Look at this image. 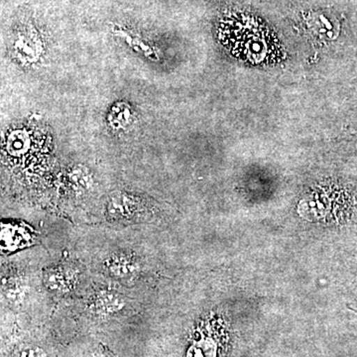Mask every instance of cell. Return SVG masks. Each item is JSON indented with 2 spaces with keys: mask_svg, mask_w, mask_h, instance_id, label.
Returning <instances> with one entry per match:
<instances>
[{
  "mask_svg": "<svg viewBox=\"0 0 357 357\" xmlns=\"http://www.w3.org/2000/svg\"><path fill=\"white\" fill-rule=\"evenodd\" d=\"M98 309L100 311L107 312H114L119 311L124 306L123 301L117 296L112 295V294H105L98 298Z\"/></svg>",
  "mask_w": 357,
  "mask_h": 357,
  "instance_id": "cell-1",
  "label": "cell"
},
{
  "mask_svg": "<svg viewBox=\"0 0 357 357\" xmlns=\"http://www.w3.org/2000/svg\"><path fill=\"white\" fill-rule=\"evenodd\" d=\"M213 349H211L210 344L206 342H202V344L194 345L190 349L188 357H213Z\"/></svg>",
  "mask_w": 357,
  "mask_h": 357,
  "instance_id": "cell-2",
  "label": "cell"
},
{
  "mask_svg": "<svg viewBox=\"0 0 357 357\" xmlns=\"http://www.w3.org/2000/svg\"><path fill=\"white\" fill-rule=\"evenodd\" d=\"M20 357H47L44 351L38 347H27L21 351Z\"/></svg>",
  "mask_w": 357,
  "mask_h": 357,
  "instance_id": "cell-3",
  "label": "cell"
}]
</instances>
